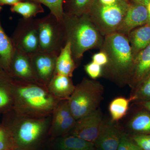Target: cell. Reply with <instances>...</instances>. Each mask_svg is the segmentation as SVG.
Masks as SVG:
<instances>
[{
  "mask_svg": "<svg viewBox=\"0 0 150 150\" xmlns=\"http://www.w3.org/2000/svg\"><path fill=\"white\" fill-rule=\"evenodd\" d=\"M62 24L66 42H69L73 59L80 62L85 52L92 48H100L104 37L100 33L88 13L80 16L64 13Z\"/></svg>",
  "mask_w": 150,
  "mask_h": 150,
  "instance_id": "cell-4",
  "label": "cell"
},
{
  "mask_svg": "<svg viewBox=\"0 0 150 150\" xmlns=\"http://www.w3.org/2000/svg\"><path fill=\"white\" fill-rule=\"evenodd\" d=\"M56 150H96L94 144L71 135L55 138Z\"/></svg>",
  "mask_w": 150,
  "mask_h": 150,
  "instance_id": "cell-19",
  "label": "cell"
},
{
  "mask_svg": "<svg viewBox=\"0 0 150 150\" xmlns=\"http://www.w3.org/2000/svg\"><path fill=\"white\" fill-rule=\"evenodd\" d=\"M13 150V144L9 134L4 127L0 129V150Z\"/></svg>",
  "mask_w": 150,
  "mask_h": 150,
  "instance_id": "cell-28",
  "label": "cell"
},
{
  "mask_svg": "<svg viewBox=\"0 0 150 150\" xmlns=\"http://www.w3.org/2000/svg\"><path fill=\"white\" fill-rule=\"evenodd\" d=\"M127 37L134 58L139 52L150 44V23H148L133 29Z\"/></svg>",
  "mask_w": 150,
  "mask_h": 150,
  "instance_id": "cell-17",
  "label": "cell"
},
{
  "mask_svg": "<svg viewBox=\"0 0 150 150\" xmlns=\"http://www.w3.org/2000/svg\"><path fill=\"white\" fill-rule=\"evenodd\" d=\"M13 109L24 115L37 117L51 115L61 100L52 95L46 86L11 77Z\"/></svg>",
  "mask_w": 150,
  "mask_h": 150,
  "instance_id": "cell-1",
  "label": "cell"
},
{
  "mask_svg": "<svg viewBox=\"0 0 150 150\" xmlns=\"http://www.w3.org/2000/svg\"><path fill=\"white\" fill-rule=\"evenodd\" d=\"M131 139L141 150H150V134H135Z\"/></svg>",
  "mask_w": 150,
  "mask_h": 150,
  "instance_id": "cell-27",
  "label": "cell"
},
{
  "mask_svg": "<svg viewBox=\"0 0 150 150\" xmlns=\"http://www.w3.org/2000/svg\"><path fill=\"white\" fill-rule=\"evenodd\" d=\"M39 39V51L59 56L66 44L64 30L62 22L53 14L36 19Z\"/></svg>",
  "mask_w": 150,
  "mask_h": 150,
  "instance_id": "cell-7",
  "label": "cell"
},
{
  "mask_svg": "<svg viewBox=\"0 0 150 150\" xmlns=\"http://www.w3.org/2000/svg\"><path fill=\"white\" fill-rule=\"evenodd\" d=\"M123 1L128 3H130L131 1V0H123Z\"/></svg>",
  "mask_w": 150,
  "mask_h": 150,
  "instance_id": "cell-37",
  "label": "cell"
},
{
  "mask_svg": "<svg viewBox=\"0 0 150 150\" xmlns=\"http://www.w3.org/2000/svg\"><path fill=\"white\" fill-rule=\"evenodd\" d=\"M135 90L130 100L142 102L150 100V76Z\"/></svg>",
  "mask_w": 150,
  "mask_h": 150,
  "instance_id": "cell-26",
  "label": "cell"
},
{
  "mask_svg": "<svg viewBox=\"0 0 150 150\" xmlns=\"http://www.w3.org/2000/svg\"><path fill=\"white\" fill-rule=\"evenodd\" d=\"M129 5V3L123 0H117L114 4L105 5L96 0L89 11V16L100 33L104 37L118 31Z\"/></svg>",
  "mask_w": 150,
  "mask_h": 150,
  "instance_id": "cell-6",
  "label": "cell"
},
{
  "mask_svg": "<svg viewBox=\"0 0 150 150\" xmlns=\"http://www.w3.org/2000/svg\"><path fill=\"white\" fill-rule=\"evenodd\" d=\"M4 127L10 136L14 150H30L49 135L52 115L37 117L21 114L13 109L6 112Z\"/></svg>",
  "mask_w": 150,
  "mask_h": 150,
  "instance_id": "cell-2",
  "label": "cell"
},
{
  "mask_svg": "<svg viewBox=\"0 0 150 150\" xmlns=\"http://www.w3.org/2000/svg\"><path fill=\"white\" fill-rule=\"evenodd\" d=\"M11 40L15 49L30 55L39 51L36 19L20 18Z\"/></svg>",
  "mask_w": 150,
  "mask_h": 150,
  "instance_id": "cell-8",
  "label": "cell"
},
{
  "mask_svg": "<svg viewBox=\"0 0 150 150\" xmlns=\"http://www.w3.org/2000/svg\"><path fill=\"white\" fill-rule=\"evenodd\" d=\"M150 76V44L134 57L129 84L136 90Z\"/></svg>",
  "mask_w": 150,
  "mask_h": 150,
  "instance_id": "cell-14",
  "label": "cell"
},
{
  "mask_svg": "<svg viewBox=\"0 0 150 150\" xmlns=\"http://www.w3.org/2000/svg\"><path fill=\"white\" fill-rule=\"evenodd\" d=\"M103 87L99 82L84 78L75 86L68 100L70 110L76 120L96 110L102 98Z\"/></svg>",
  "mask_w": 150,
  "mask_h": 150,
  "instance_id": "cell-5",
  "label": "cell"
},
{
  "mask_svg": "<svg viewBox=\"0 0 150 150\" xmlns=\"http://www.w3.org/2000/svg\"><path fill=\"white\" fill-rule=\"evenodd\" d=\"M92 59L93 62L102 67H104L108 63L107 55L103 51H100L99 53L94 54Z\"/></svg>",
  "mask_w": 150,
  "mask_h": 150,
  "instance_id": "cell-31",
  "label": "cell"
},
{
  "mask_svg": "<svg viewBox=\"0 0 150 150\" xmlns=\"http://www.w3.org/2000/svg\"><path fill=\"white\" fill-rule=\"evenodd\" d=\"M30 1L43 4L50 10V13L53 14L59 21L62 22L64 16L63 8V0H24Z\"/></svg>",
  "mask_w": 150,
  "mask_h": 150,
  "instance_id": "cell-25",
  "label": "cell"
},
{
  "mask_svg": "<svg viewBox=\"0 0 150 150\" xmlns=\"http://www.w3.org/2000/svg\"><path fill=\"white\" fill-rule=\"evenodd\" d=\"M76 121L70 110L68 100H61L52 113L49 135L53 138L68 135Z\"/></svg>",
  "mask_w": 150,
  "mask_h": 150,
  "instance_id": "cell-9",
  "label": "cell"
},
{
  "mask_svg": "<svg viewBox=\"0 0 150 150\" xmlns=\"http://www.w3.org/2000/svg\"><path fill=\"white\" fill-rule=\"evenodd\" d=\"M84 69L92 79H96L102 75V67L93 62L85 65Z\"/></svg>",
  "mask_w": 150,
  "mask_h": 150,
  "instance_id": "cell-29",
  "label": "cell"
},
{
  "mask_svg": "<svg viewBox=\"0 0 150 150\" xmlns=\"http://www.w3.org/2000/svg\"><path fill=\"white\" fill-rule=\"evenodd\" d=\"M29 56L36 80L48 86L56 74V60L58 56L40 51Z\"/></svg>",
  "mask_w": 150,
  "mask_h": 150,
  "instance_id": "cell-11",
  "label": "cell"
},
{
  "mask_svg": "<svg viewBox=\"0 0 150 150\" xmlns=\"http://www.w3.org/2000/svg\"><path fill=\"white\" fill-rule=\"evenodd\" d=\"M48 91L52 95L61 100H69L75 88L71 78L56 74L48 84Z\"/></svg>",
  "mask_w": 150,
  "mask_h": 150,
  "instance_id": "cell-16",
  "label": "cell"
},
{
  "mask_svg": "<svg viewBox=\"0 0 150 150\" xmlns=\"http://www.w3.org/2000/svg\"><path fill=\"white\" fill-rule=\"evenodd\" d=\"M112 122H103L99 136L95 144L96 147L99 150H118L123 133Z\"/></svg>",
  "mask_w": 150,
  "mask_h": 150,
  "instance_id": "cell-15",
  "label": "cell"
},
{
  "mask_svg": "<svg viewBox=\"0 0 150 150\" xmlns=\"http://www.w3.org/2000/svg\"><path fill=\"white\" fill-rule=\"evenodd\" d=\"M100 48L108 57L107 64L102 68V75L104 74L118 84H128L134 58L128 37L113 33L105 36Z\"/></svg>",
  "mask_w": 150,
  "mask_h": 150,
  "instance_id": "cell-3",
  "label": "cell"
},
{
  "mask_svg": "<svg viewBox=\"0 0 150 150\" xmlns=\"http://www.w3.org/2000/svg\"><path fill=\"white\" fill-rule=\"evenodd\" d=\"M24 0H0V6L4 5L13 6Z\"/></svg>",
  "mask_w": 150,
  "mask_h": 150,
  "instance_id": "cell-32",
  "label": "cell"
},
{
  "mask_svg": "<svg viewBox=\"0 0 150 150\" xmlns=\"http://www.w3.org/2000/svg\"><path fill=\"white\" fill-rule=\"evenodd\" d=\"M149 22V14L146 6L131 2L129 3L126 16L117 32L128 36L131 30Z\"/></svg>",
  "mask_w": 150,
  "mask_h": 150,
  "instance_id": "cell-12",
  "label": "cell"
},
{
  "mask_svg": "<svg viewBox=\"0 0 150 150\" xmlns=\"http://www.w3.org/2000/svg\"><path fill=\"white\" fill-rule=\"evenodd\" d=\"M147 8L148 14H149V22L150 23V1L147 5L146 6Z\"/></svg>",
  "mask_w": 150,
  "mask_h": 150,
  "instance_id": "cell-36",
  "label": "cell"
},
{
  "mask_svg": "<svg viewBox=\"0 0 150 150\" xmlns=\"http://www.w3.org/2000/svg\"><path fill=\"white\" fill-rule=\"evenodd\" d=\"M117 150H141L127 135L122 134Z\"/></svg>",
  "mask_w": 150,
  "mask_h": 150,
  "instance_id": "cell-30",
  "label": "cell"
},
{
  "mask_svg": "<svg viewBox=\"0 0 150 150\" xmlns=\"http://www.w3.org/2000/svg\"><path fill=\"white\" fill-rule=\"evenodd\" d=\"M103 122L100 110L97 109L77 120L74 129L69 135L79 137L95 144L99 136Z\"/></svg>",
  "mask_w": 150,
  "mask_h": 150,
  "instance_id": "cell-10",
  "label": "cell"
},
{
  "mask_svg": "<svg viewBox=\"0 0 150 150\" xmlns=\"http://www.w3.org/2000/svg\"><path fill=\"white\" fill-rule=\"evenodd\" d=\"M117 0H98L100 4L103 5H111L114 4L117 1Z\"/></svg>",
  "mask_w": 150,
  "mask_h": 150,
  "instance_id": "cell-33",
  "label": "cell"
},
{
  "mask_svg": "<svg viewBox=\"0 0 150 150\" xmlns=\"http://www.w3.org/2000/svg\"><path fill=\"white\" fill-rule=\"evenodd\" d=\"M14 50L11 38L6 34L0 20V69L8 74Z\"/></svg>",
  "mask_w": 150,
  "mask_h": 150,
  "instance_id": "cell-20",
  "label": "cell"
},
{
  "mask_svg": "<svg viewBox=\"0 0 150 150\" xmlns=\"http://www.w3.org/2000/svg\"><path fill=\"white\" fill-rule=\"evenodd\" d=\"M142 103L144 108L150 112V100L142 102Z\"/></svg>",
  "mask_w": 150,
  "mask_h": 150,
  "instance_id": "cell-35",
  "label": "cell"
},
{
  "mask_svg": "<svg viewBox=\"0 0 150 150\" xmlns=\"http://www.w3.org/2000/svg\"><path fill=\"white\" fill-rule=\"evenodd\" d=\"M11 11L21 15L25 18H33L38 14L44 12L41 4L27 1H22L11 6Z\"/></svg>",
  "mask_w": 150,
  "mask_h": 150,
  "instance_id": "cell-22",
  "label": "cell"
},
{
  "mask_svg": "<svg viewBox=\"0 0 150 150\" xmlns=\"http://www.w3.org/2000/svg\"><path fill=\"white\" fill-rule=\"evenodd\" d=\"M130 101V99L118 97L110 102L109 110L112 121H118L125 116L129 109Z\"/></svg>",
  "mask_w": 150,
  "mask_h": 150,
  "instance_id": "cell-24",
  "label": "cell"
},
{
  "mask_svg": "<svg viewBox=\"0 0 150 150\" xmlns=\"http://www.w3.org/2000/svg\"><path fill=\"white\" fill-rule=\"evenodd\" d=\"M150 0H131L132 2L139 3V4H142L146 6L148 4Z\"/></svg>",
  "mask_w": 150,
  "mask_h": 150,
  "instance_id": "cell-34",
  "label": "cell"
},
{
  "mask_svg": "<svg viewBox=\"0 0 150 150\" xmlns=\"http://www.w3.org/2000/svg\"><path fill=\"white\" fill-rule=\"evenodd\" d=\"M129 129L137 134H150V114L146 111L137 113L131 119Z\"/></svg>",
  "mask_w": 150,
  "mask_h": 150,
  "instance_id": "cell-23",
  "label": "cell"
},
{
  "mask_svg": "<svg viewBox=\"0 0 150 150\" xmlns=\"http://www.w3.org/2000/svg\"><path fill=\"white\" fill-rule=\"evenodd\" d=\"M77 67V64L73 59L71 44L69 42H66L57 57L56 74L72 77Z\"/></svg>",
  "mask_w": 150,
  "mask_h": 150,
  "instance_id": "cell-18",
  "label": "cell"
},
{
  "mask_svg": "<svg viewBox=\"0 0 150 150\" xmlns=\"http://www.w3.org/2000/svg\"><path fill=\"white\" fill-rule=\"evenodd\" d=\"M8 74L12 78L38 82L33 70L29 55L15 49L11 59Z\"/></svg>",
  "mask_w": 150,
  "mask_h": 150,
  "instance_id": "cell-13",
  "label": "cell"
},
{
  "mask_svg": "<svg viewBox=\"0 0 150 150\" xmlns=\"http://www.w3.org/2000/svg\"><path fill=\"white\" fill-rule=\"evenodd\" d=\"M96 0H63L64 13L80 16L88 13Z\"/></svg>",
  "mask_w": 150,
  "mask_h": 150,
  "instance_id": "cell-21",
  "label": "cell"
}]
</instances>
